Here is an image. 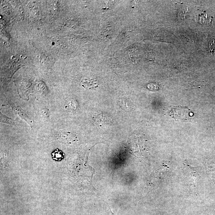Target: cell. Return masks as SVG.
Wrapping results in <instances>:
<instances>
[{
  "label": "cell",
  "instance_id": "cell-1",
  "mask_svg": "<svg viewBox=\"0 0 215 215\" xmlns=\"http://www.w3.org/2000/svg\"><path fill=\"white\" fill-rule=\"evenodd\" d=\"M169 115L176 120L185 121L190 118L193 115L191 111L188 108L182 106H175L172 108L169 112Z\"/></svg>",
  "mask_w": 215,
  "mask_h": 215
},
{
  "label": "cell",
  "instance_id": "cell-2",
  "mask_svg": "<svg viewBox=\"0 0 215 215\" xmlns=\"http://www.w3.org/2000/svg\"><path fill=\"white\" fill-rule=\"evenodd\" d=\"M11 107L15 113H17L22 119L25 120L29 125L32 128V121L28 115L25 113V112L18 106L12 105V106H11Z\"/></svg>",
  "mask_w": 215,
  "mask_h": 215
},
{
  "label": "cell",
  "instance_id": "cell-3",
  "mask_svg": "<svg viewBox=\"0 0 215 215\" xmlns=\"http://www.w3.org/2000/svg\"><path fill=\"white\" fill-rule=\"evenodd\" d=\"M0 118L1 123H7L10 125H18L20 123L18 121L8 117L6 115L2 114L1 112L0 113Z\"/></svg>",
  "mask_w": 215,
  "mask_h": 215
},
{
  "label": "cell",
  "instance_id": "cell-4",
  "mask_svg": "<svg viewBox=\"0 0 215 215\" xmlns=\"http://www.w3.org/2000/svg\"><path fill=\"white\" fill-rule=\"evenodd\" d=\"M52 158L54 160L60 161L63 158V152L59 150H56L52 153Z\"/></svg>",
  "mask_w": 215,
  "mask_h": 215
},
{
  "label": "cell",
  "instance_id": "cell-5",
  "mask_svg": "<svg viewBox=\"0 0 215 215\" xmlns=\"http://www.w3.org/2000/svg\"><path fill=\"white\" fill-rule=\"evenodd\" d=\"M209 49L211 52H215V39H212L209 44Z\"/></svg>",
  "mask_w": 215,
  "mask_h": 215
}]
</instances>
